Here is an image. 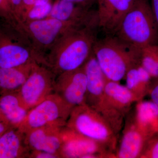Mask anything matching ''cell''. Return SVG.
Masks as SVG:
<instances>
[{"label":"cell","instance_id":"cell-1","mask_svg":"<svg viewBox=\"0 0 158 158\" xmlns=\"http://www.w3.org/2000/svg\"><path fill=\"white\" fill-rule=\"evenodd\" d=\"M99 31L98 20L67 31L52 47L42 64L56 76L85 65L93 52Z\"/></svg>","mask_w":158,"mask_h":158},{"label":"cell","instance_id":"cell-2","mask_svg":"<svg viewBox=\"0 0 158 158\" xmlns=\"http://www.w3.org/2000/svg\"><path fill=\"white\" fill-rule=\"evenodd\" d=\"M93 51L105 76L113 81L120 82L130 69L141 63V48L116 35L97 40Z\"/></svg>","mask_w":158,"mask_h":158},{"label":"cell","instance_id":"cell-3","mask_svg":"<svg viewBox=\"0 0 158 158\" xmlns=\"http://www.w3.org/2000/svg\"><path fill=\"white\" fill-rule=\"evenodd\" d=\"M115 35L141 48L158 44V28L148 0H135Z\"/></svg>","mask_w":158,"mask_h":158},{"label":"cell","instance_id":"cell-4","mask_svg":"<svg viewBox=\"0 0 158 158\" xmlns=\"http://www.w3.org/2000/svg\"><path fill=\"white\" fill-rule=\"evenodd\" d=\"M65 126L105 144L116 152L119 135L99 113L86 104L73 109Z\"/></svg>","mask_w":158,"mask_h":158},{"label":"cell","instance_id":"cell-5","mask_svg":"<svg viewBox=\"0 0 158 158\" xmlns=\"http://www.w3.org/2000/svg\"><path fill=\"white\" fill-rule=\"evenodd\" d=\"M83 25L71 21H62L51 18L20 24L21 30L31 43L40 64L55 43L62 35Z\"/></svg>","mask_w":158,"mask_h":158},{"label":"cell","instance_id":"cell-6","mask_svg":"<svg viewBox=\"0 0 158 158\" xmlns=\"http://www.w3.org/2000/svg\"><path fill=\"white\" fill-rule=\"evenodd\" d=\"M138 101L126 86L119 82L107 80L103 96L97 111L119 135L125 119L133 106Z\"/></svg>","mask_w":158,"mask_h":158},{"label":"cell","instance_id":"cell-7","mask_svg":"<svg viewBox=\"0 0 158 158\" xmlns=\"http://www.w3.org/2000/svg\"><path fill=\"white\" fill-rule=\"evenodd\" d=\"M73 109L55 93L28 111L26 118L18 127L22 132L49 126L64 127Z\"/></svg>","mask_w":158,"mask_h":158},{"label":"cell","instance_id":"cell-8","mask_svg":"<svg viewBox=\"0 0 158 158\" xmlns=\"http://www.w3.org/2000/svg\"><path fill=\"white\" fill-rule=\"evenodd\" d=\"M56 76L51 69L36 62L17 92L22 104L30 110L54 93Z\"/></svg>","mask_w":158,"mask_h":158},{"label":"cell","instance_id":"cell-9","mask_svg":"<svg viewBox=\"0 0 158 158\" xmlns=\"http://www.w3.org/2000/svg\"><path fill=\"white\" fill-rule=\"evenodd\" d=\"M61 133V158H115V153L105 144L64 126Z\"/></svg>","mask_w":158,"mask_h":158},{"label":"cell","instance_id":"cell-10","mask_svg":"<svg viewBox=\"0 0 158 158\" xmlns=\"http://www.w3.org/2000/svg\"><path fill=\"white\" fill-rule=\"evenodd\" d=\"M39 63L29 40L21 33L10 34L0 31V68H12Z\"/></svg>","mask_w":158,"mask_h":158},{"label":"cell","instance_id":"cell-11","mask_svg":"<svg viewBox=\"0 0 158 158\" xmlns=\"http://www.w3.org/2000/svg\"><path fill=\"white\" fill-rule=\"evenodd\" d=\"M87 81L85 65L60 74L56 77L54 93L73 109L85 103Z\"/></svg>","mask_w":158,"mask_h":158},{"label":"cell","instance_id":"cell-12","mask_svg":"<svg viewBox=\"0 0 158 158\" xmlns=\"http://www.w3.org/2000/svg\"><path fill=\"white\" fill-rule=\"evenodd\" d=\"M135 0H97V10L99 30L106 36H113Z\"/></svg>","mask_w":158,"mask_h":158},{"label":"cell","instance_id":"cell-13","mask_svg":"<svg viewBox=\"0 0 158 158\" xmlns=\"http://www.w3.org/2000/svg\"><path fill=\"white\" fill-rule=\"evenodd\" d=\"M63 127L49 126L28 131L24 133L26 146L30 151L45 152L60 156L63 143L61 130Z\"/></svg>","mask_w":158,"mask_h":158},{"label":"cell","instance_id":"cell-14","mask_svg":"<svg viewBox=\"0 0 158 158\" xmlns=\"http://www.w3.org/2000/svg\"><path fill=\"white\" fill-rule=\"evenodd\" d=\"M115 152L116 158H140L148 138L135 125L127 115Z\"/></svg>","mask_w":158,"mask_h":158},{"label":"cell","instance_id":"cell-15","mask_svg":"<svg viewBox=\"0 0 158 158\" xmlns=\"http://www.w3.org/2000/svg\"><path fill=\"white\" fill-rule=\"evenodd\" d=\"M84 65L87 81L85 104L96 111L103 96L107 79L100 67L93 51Z\"/></svg>","mask_w":158,"mask_h":158},{"label":"cell","instance_id":"cell-16","mask_svg":"<svg viewBox=\"0 0 158 158\" xmlns=\"http://www.w3.org/2000/svg\"><path fill=\"white\" fill-rule=\"evenodd\" d=\"M148 139L158 133V105L144 99L136 102L127 114Z\"/></svg>","mask_w":158,"mask_h":158},{"label":"cell","instance_id":"cell-17","mask_svg":"<svg viewBox=\"0 0 158 158\" xmlns=\"http://www.w3.org/2000/svg\"><path fill=\"white\" fill-rule=\"evenodd\" d=\"M47 18L88 25L98 19L97 11L86 9L69 0H55Z\"/></svg>","mask_w":158,"mask_h":158},{"label":"cell","instance_id":"cell-18","mask_svg":"<svg viewBox=\"0 0 158 158\" xmlns=\"http://www.w3.org/2000/svg\"><path fill=\"white\" fill-rule=\"evenodd\" d=\"M30 151L24 141V134L10 130L0 138V158H16L28 157Z\"/></svg>","mask_w":158,"mask_h":158},{"label":"cell","instance_id":"cell-19","mask_svg":"<svg viewBox=\"0 0 158 158\" xmlns=\"http://www.w3.org/2000/svg\"><path fill=\"white\" fill-rule=\"evenodd\" d=\"M124 79L125 86L135 96L138 102L148 95L152 77L141 63L130 69Z\"/></svg>","mask_w":158,"mask_h":158},{"label":"cell","instance_id":"cell-20","mask_svg":"<svg viewBox=\"0 0 158 158\" xmlns=\"http://www.w3.org/2000/svg\"><path fill=\"white\" fill-rule=\"evenodd\" d=\"M36 62L12 68H0V88L17 92L27 78Z\"/></svg>","mask_w":158,"mask_h":158},{"label":"cell","instance_id":"cell-21","mask_svg":"<svg viewBox=\"0 0 158 158\" xmlns=\"http://www.w3.org/2000/svg\"><path fill=\"white\" fill-rule=\"evenodd\" d=\"M0 110L4 118L16 128L22 123L29 111L22 104L17 92L6 94L0 98Z\"/></svg>","mask_w":158,"mask_h":158},{"label":"cell","instance_id":"cell-22","mask_svg":"<svg viewBox=\"0 0 158 158\" xmlns=\"http://www.w3.org/2000/svg\"><path fill=\"white\" fill-rule=\"evenodd\" d=\"M141 64L152 78L158 77V44L141 48Z\"/></svg>","mask_w":158,"mask_h":158},{"label":"cell","instance_id":"cell-23","mask_svg":"<svg viewBox=\"0 0 158 158\" xmlns=\"http://www.w3.org/2000/svg\"><path fill=\"white\" fill-rule=\"evenodd\" d=\"M53 3V2L40 3L24 10L20 18V24L23 22L39 20L46 18L50 13Z\"/></svg>","mask_w":158,"mask_h":158},{"label":"cell","instance_id":"cell-24","mask_svg":"<svg viewBox=\"0 0 158 158\" xmlns=\"http://www.w3.org/2000/svg\"><path fill=\"white\" fill-rule=\"evenodd\" d=\"M0 18L6 24L21 32L19 23L9 0H0Z\"/></svg>","mask_w":158,"mask_h":158},{"label":"cell","instance_id":"cell-25","mask_svg":"<svg viewBox=\"0 0 158 158\" xmlns=\"http://www.w3.org/2000/svg\"><path fill=\"white\" fill-rule=\"evenodd\" d=\"M140 158H158V133L148 140Z\"/></svg>","mask_w":158,"mask_h":158},{"label":"cell","instance_id":"cell-26","mask_svg":"<svg viewBox=\"0 0 158 158\" xmlns=\"http://www.w3.org/2000/svg\"><path fill=\"white\" fill-rule=\"evenodd\" d=\"M148 95L151 100L158 105V77L152 78Z\"/></svg>","mask_w":158,"mask_h":158},{"label":"cell","instance_id":"cell-27","mask_svg":"<svg viewBox=\"0 0 158 158\" xmlns=\"http://www.w3.org/2000/svg\"><path fill=\"white\" fill-rule=\"evenodd\" d=\"M28 157L35 158H61L59 155L43 151H31L29 152Z\"/></svg>","mask_w":158,"mask_h":158},{"label":"cell","instance_id":"cell-28","mask_svg":"<svg viewBox=\"0 0 158 158\" xmlns=\"http://www.w3.org/2000/svg\"><path fill=\"white\" fill-rule=\"evenodd\" d=\"M11 8L16 15L18 20L20 24V17L21 14L22 9L23 0H9Z\"/></svg>","mask_w":158,"mask_h":158},{"label":"cell","instance_id":"cell-29","mask_svg":"<svg viewBox=\"0 0 158 158\" xmlns=\"http://www.w3.org/2000/svg\"><path fill=\"white\" fill-rule=\"evenodd\" d=\"M52 2H53V0H23L22 9L21 15L23 11L24 10L28 9L31 6H35V5L40 4V3Z\"/></svg>","mask_w":158,"mask_h":158},{"label":"cell","instance_id":"cell-30","mask_svg":"<svg viewBox=\"0 0 158 158\" xmlns=\"http://www.w3.org/2000/svg\"><path fill=\"white\" fill-rule=\"evenodd\" d=\"M75 4L86 9H90L91 7L95 3L97 0H69Z\"/></svg>","mask_w":158,"mask_h":158},{"label":"cell","instance_id":"cell-31","mask_svg":"<svg viewBox=\"0 0 158 158\" xmlns=\"http://www.w3.org/2000/svg\"><path fill=\"white\" fill-rule=\"evenodd\" d=\"M150 5L158 28V0H151Z\"/></svg>","mask_w":158,"mask_h":158},{"label":"cell","instance_id":"cell-32","mask_svg":"<svg viewBox=\"0 0 158 158\" xmlns=\"http://www.w3.org/2000/svg\"><path fill=\"white\" fill-rule=\"evenodd\" d=\"M2 116L4 117V116H3L2 114L1 110H0V121H2Z\"/></svg>","mask_w":158,"mask_h":158},{"label":"cell","instance_id":"cell-33","mask_svg":"<svg viewBox=\"0 0 158 158\" xmlns=\"http://www.w3.org/2000/svg\"><path fill=\"white\" fill-rule=\"evenodd\" d=\"M2 135H0V138H1V137H2Z\"/></svg>","mask_w":158,"mask_h":158}]
</instances>
